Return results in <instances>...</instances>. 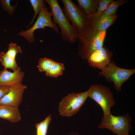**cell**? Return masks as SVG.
I'll return each mask as SVG.
<instances>
[{
  "instance_id": "cell-1",
  "label": "cell",
  "mask_w": 135,
  "mask_h": 135,
  "mask_svg": "<svg viewBox=\"0 0 135 135\" xmlns=\"http://www.w3.org/2000/svg\"><path fill=\"white\" fill-rule=\"evenodd\" d=\"M106 31H95L86 24L78 32V53L82 58L87 60L92 52L103 47Z\"/></svg>"
},
{
  "instance_id": "cell-2",
  "label": "cell",
  "mask_w": 135,
  "mask_h": 135,
  "mask_svg": "<svg viewBox=\"0 0 135 135\" xmlns=\"http://www.w3.org/2000/svg\"><path fill=\"white\" fill-rule=\"evenodd\" d=\"M44 0L50 8L53 16L52 21L60 28L62 38L71 43H75L78 39V32L66 17L57 0Z\"/></svg>"
},
{
  "instance_id": "cell-3",
  "label": "cell",
  "mask_w": 135,
  "mask_h": 135,
  "mask_svg": "<svg viewBox=\"0 0 135 135\" xmlns=\"http://www.w3.org/2000/svg\"><path fill=\"white\" fill-rule=\"evenodd\" d=\"M132 121L128 113L115 116L110 113L103 116L98 127L100 129H107L117 135H130L129 132L132 128L130 123Z\"/></svg>"
},
{
  "instance_id": "cell-4",
  "label": "cell",
  "mask_w": 135,
  "mask_h": 135,
  "mask_svg": "<svg viewBox=\"0 0 135 135\" xmlns=\"http://www.w3.org/2000/svg\"><path fill=\"white\" fill-rule=\"evenodd\" d=\"M135 73V69H127L117 66L113 61L98 73L99 76L104 77L108 81L112 82L118 92L121 91L123 84Z\"/></svg>"
},
{
  "instance_id": "cell-5",
  "label": "cell",
  "mask_w": 135,
  "mask_h": 135,
  "mask_svg": "<svg viewBox=\"0 0 135 135\" xmlns=\"http://www.w3.org/2000/svg\"><path fill=\"white\" fill-rule=\"evenodd\" d=\"M87 91L88 97L95 101L102 108L103 116L111 113L110 109L115 104V101L109 88L102 85L93 84Z\"/></svg>"
},
{
  "instance_id": "cell-6",
  "label": "cell",
  "mask_w": 135,
  "mask_h": 135,
  "mask_svg": "<svg viewBox=\"0 0 135 135\" xmlns=\"http://www.w3.org/2000/svg\"><path fill=\"white\" fill-rule=\"evenodd\" d=\"M48 9L46 6L42 8L36 22L32 26L26 30H21L18 34L24 38L30 43H32L35 40L34 32L36 30L44 29L46 27H48L52 29L55 32L58 33V28L56 24L52 20V14L51 12L48 11Z\"/></svg>"
},
{
  "instance_id": "cell-7",
  "label": "cell",
  "mask_w": 135,
  "mask_h": 135,
  "mask_svg": "<svg viewBox=\"0 0 135 135\" xmlns=\"http://www.w3.org/2000/svg\"><path fill=\"white\" fill-rule=\"evenodd\" d=\"M88 97V91L68 94L60 103L58 107L60 114L67 117L74 115L79 110Z\"/></svg>"
},
{
  "instance_id": "cell-8",
  "label": "cell",
  "mask_w": 135,
  "mask_h": 135,
  "mask_svg": "<svg viewBox=\"0 0 135 135\" xmlns=\"http://www.w3.org/2000/svg\"><path fill=\"white\" fill-rule=\"evenodd\" d=\"M61 1L64 6L62 11L66 17L71 22L78 32L82 30L86 22V16L84 11L71 0Z\"/></svg>"
},
{
  "instance_id": "cell-9",
  "label": "cell",
  "mask_w": 135,
  "mask_h": 135,
  "mask_svg": "<svg viewBox=\"0 0 135 135\" xmlns=\"http://www.w3.org/2000/svg\"><path fill=\"white\" fill-rule=\"evenodd\" d=\"M27 86L22 83L10 86L8 92L0 100V105L19 106L22 102L23 94Z\"/></svg>"
},
{
  "instance_id": "cell-10",
  "label": "cell",
  "mask_w": 135,
  "mask_h": 135,
  "mask_svg": "<svg viewBox=\"0 0 135 135\" xmlns=\"http://www.w3.org/2000/svg\"><path fill=\"white\" fill-rule=\"evenodd\" d=\"M112 52L102 47L92 52L87 59L89 65L101 70L111 62Z\"/></svg>"
},
{
  "instance_id": "cell-11",
  "label": "cell",
  "mask_w": 135,
  "mask_h": 135,
  "mask_svg": "<svg viewBox=\"0 0 135 135\" xmlns=\"http://www.w3.org/2000/svg\"><path fill=\"white\" fill-rule=\"evenodd\" d=\"M24 74L19 67L12 72L7 70H2L0 71V86H11L21 83Z\"/></svg>"
},
{
  "instance_id": "cell-12",
  "label": "cell",
  "mask_w": 135,
  "mask_h": 135,
  "mask_svg": "<svg viewBox=\"0 0 135 135\" xmlns=\"http://www.w3.org/2000/svg\"><path fill=\"white\" fill-rule=\"evenodd\" d=\"M0 118L12 123L17 122L21 119L18 107L0 105Z\"/></svg>"
},
{
  "instance_id": "cell-13",
  "label": "cell",
  "mask_w": 135,
  "mask_h": 135,
  "mask_svg": "<svg viewBox=\"0 0 135 135\" xmlns=\"http://www.w3.org/2000/svg\"><path fill=\"white\" fill-rule=\"evenodd\" d=\"M116 18L115 15L111 16H101L94 24H92L87 22L86 24L95 31L106 30L114 22Z\"/></svg>"
},
{
  "instance_id": "cell-14",
  "label": "cell",
  "mask_w": 135,
  "mask_h": 135,
  "mask_svg": "<svg viewBox=\"0 0 135 135\" xmlns=\"http://www.w3.org/2000/svg\"><path fill=\"white\" fill-rule=\"evenodd\" d=\"M78 4L84 10L86 16L94 14L99 1L93 0H78Z\"/></svg>"
},
{
  "instance_id": "cell-15",
  "label": "cell",
  "mask_w": 135,
  "mask_h": 135,
  "mask_svg": "<svg viewBox=\"0 0 135 135\" xmlns=\"http://www.w3.org/2000/svg\"><path fill=\"white\" fill-rule=\"evenodd\" d=\"M0 62L4 66V70L9 68L14 71L18 67L16 59L9 57L6 52H3L0 53Z\"/></svg>"
},
{
  "instance_id": "cell-16",
  "label": "cell",
  "mask_w": 135,
  "mask_h": 135,
  "mask_svg": "<svg viewBox=\"0 0 135 135\" xmlns=\"http://www.w3.org/2000/svg\"><path fill=\"white\" fill-rule=\"evenodd\" d=\"M64 69L63 64L55 62L48 70L45 72L47 76L56 78L62 74Z\"/></svg>"
},
{
  "instance_id": "cell-17",
  "label": "cell",
  "mask_w": 135,
  "mask_h": 135,
  "mask_svg": "<svg viewBox=\"0 0 135 135\" xmlns=\"http://www.w3.org/2000/svg\"><path fill=\"white\" fill-rule=\"evenodd\" d=\"M51 116L50 114L42 121L35 124L36 135H46L49 125L52 120Z\"/></svg>"
},
{
  "instance_id": "cell-18",
  "label": "cell",
  "mask_w": 135,
  "mask_h": 135,
  "mask_svg": "<svg viewBox=\"0 0 135 135\" xmlns=\"http://www.w3.org/2000/svg\"><path fill=\"white\" fill-rule=\"evenodd\" d=\"M30 2L34 11V14L32 20L27 26L28 28L32 23L36 16L39 14L42 9L46 6L44 0H30Z\"/></svg>"
},
{
  "instance_id": "cell-19",
  "label": "cell",
  "mask_w": 135,
  "mask_h": 135,
  "mask_svg": "<svg viewBox=\"0 0 135 135\" xmlns=\"http://www.w3.org/2000/svg\"><path fill=\"white\" fill-rule=\"evenodd\" d=\"M124 3L122 1H113L108 6L101 16H111L115 15L118 8Z\"/></svg>"
},
{
  "instance_id": "cell-20",
  "label": "cell",
  "mask_w": 135,
  "mask_h": 135,
  "mask_svg": "<svg viewBox=\"0 0 135 135\" xmlns=\"http://www.w3.org/2000/svg\"><path fill=\"white\" fill-rule=\"evenodd\" d=\"M112 0H101L98 1V6L96 13L90 16L97 20L101 16L108 6L112 1Z\"/></svg>"
},
{
  "instance_id": "cell-21",
  "label": "cell",
  "mask_w": 135,
  "mask_h": 135,
  "mask_svg": "<svg viewBox=\"0 0 135 135\" xmlns=\"http://www.w3.org/2000/svg\"><path fill=\"white\" fill-rule=\"evenodd\" d=\"M55 62L52 59L46 58L40 59L37 66L40 72H46Z\"/></svg>"
},
{
  "instance_id": "cell-22",
  "label": "cell",
  "mask_w": 135,
  "mask_h": 135,
  "mask_svg": "<svg viewBox=\"0 0 135 135\" xmlns=\"http://www.w3.org/2000/svg\"><path fill=\"white\" fill-rule=\"evenodd\" d=\"M22 52V50L20 46L15 43L11 42L8 45V50L6 53L9 57L16 59L17 54Z\"/></svg>"
},
{
  "instance_id": "cell-23",
  "label": "cell",
  "mask_w": 135,
  "mask_h": 135,
  "mask_svg": "<svg viewBox=\"0 0 135 135\" xmlns=\"http://www.w3.org/2000/svg\"><path fill=\"white\" fill-rule=\"evenodd\" d=\"M10 0H0V4L3 9L8 14L12 15L14 12L16 8L18 3L16 5L12 6L10 4Z\"/></svg>"
},
{
  "instance_id": "cell-24",
  "label": "cell",
  "mask_w": 135,
  "mask_h": 135,
  "mask_svg": "<svg viewBox=\"0 0 135 135\" xmlns=\"http://www.w3.org/2000/svg\"><path fill=\"white\" fill-rule=\"evenodd\" d=\"M10 86H0V100L8 92Z\"/></svg>"
}]
</instances>
